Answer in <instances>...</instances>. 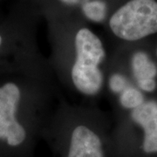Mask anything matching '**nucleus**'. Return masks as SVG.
I'll return each mask as SVG.
<instances>
[{
	"label": "nucleus",
	"instance_id": "nucleus-1",
	"mask_svg": "<svg viewBox=\"0 0 157 157\" xmlns=\"http://www.w3.org/2000/svg\"><path fill=\"white\" fill-rule=\"evenodd\" d=\"M75 48L77 59L72 69L73 84L85 94H96L103 83L99 65L105 58V51L101 39L88 29H80L75 36Z\"/></svg>",
	"mask_w": 157,
	"mask_h": 157
},
{
	"label": "nucleus",
	"instance_id": "nucleus-2",
	"mask_svg": "<svg viewBox=\"0 0 157 157\" xmlns=\"http://www.w3.org/2000/svg\"><path fill=\"white\" fill-rule=\"evenodd\" d=\"M110 28L120 39L135 41L157 33V2L130 0L113 13Z\"/></svg>",
	"mask_w": 157,
	"mask_h": 157
},
{
	"label": "nucleus",
	"instance_id": "nucleus-3",
	"mask_svg": "<svg viewBox=\"0 0 157 157\" xmlns=\"http://www.w3.org/2000/svg\"><path fill=\"white\" fill-rule=\"evenodd\" d=\"M20 92L13 83L0 87V139L11 146H17L25 139V130L15 118Z\"/></svg>",
	"mask_w": 157,
	"mask_h": 157
},
{
	"label": "nucleus",
	"instance_id": "nucleus-4",
	"mask_svg": "<svg viewBox=\"0 0 157 157\" xmlns=\"http://www.w3.org/2000/svg\"><path fill=\"white\" fill-rule=\"evenodd\" d=\"M132 118L144 129V151L157 152V103L154 101L144 102L133 110Z\"/></svg>",
	"mask_w": 157,
	"mask_h": 157
},
{
	"label": "nucleus",
	"instance_id": "nucleus-5",
	"mask_svg": "<svg viewBox=\"0 0 157 157\" xmlns=\"http://www.w3.org/2000/svg\"><path fill=\"white\" fill-rule=\"evenodd\" d=\"M68 157H104L99 136L85 126L75 128L71 138Z\"/></svg>",
	"mask_w": 157,
	"mask_h": 157
},
{
	"label": "nucleus",
	"instance_id": "nucleus-6",
	"mask_svg": "<svg viewBox=\"0 0 157 157\" xmlns=\"http://www.w3.org/2000/svg\"><path fill=\"white\" fill-rule=\"evenodd\" d=\"M132 67L137 82L154 79L157 73L155 65L149 59L146 53L137 52L133 57Z\"/></svg>",
	"mask_w": 157,
	"mask_h": 157
},
{
	"label": "nucleus",
	"instance_id": "nucleus-7",
	"mask_svg": "<svg viewBox=\"0 0 157 157\" xmlns=\"http://www.w3.org/2000/svg\"><path fill=\"white\" fill-rule=\"evenodd\" d=\"M82 11L85 16L94 22H101L104 20L107 13L106 4L101 0L87 1L83 4Z\"/></svg>",
	"mask_w": 157,
	"mask_h": 157
},
{
	"label": "nucleus",
	"instance_id": "nucleus-8",
	"mask_svg": "<svg viewBox=\"0 0 157 157\" xmlns=\"http://www.w3.org/2000/svg\"><path fill=\"white\" fill-rule=\"evenodd\" d=\"M121 103L126 108L135 109L144 103V99L141 93L135 88H126L121 96Z\"/></svg>",
	"mask_w": 157,
	"mask_h": 157
},
{
	"label": "nucleus",
	"instance_id": "nucleus-9",
	"mask_svg": "<svg viewBox=\"0 0 157 157\" xmlns=\"http://www.w3.org/2000/svg\"><path fill=\"white\" fill-rule=\"evenodd\" d=\"M127 81L121 74H113L109 79V86L114 93H121L126 89Z\"/></svg>",
	"mask_w": 157,
	"mask_h": 157
},
{
	"label": "nucleus",
	"instance_id": "nucleus-10",
	"mask_svg": "<svg viewBox=\"0 0 157 157\" xmlns=\"http://www.w3.org/2000/svg\"><path fill=\"white\" fill-rule=\"evenodd\" d=\"M138 85L141 89L147 91V92L154 91L155 86H156V83H155V79H148V80H145V81H140V82H138Z\"/></svg>",
	"mask_w": 157,
	"mask_h": 157
},
{
	"label": "nucleus",
	"instance_id": "nucleus-11",
	"mask_svg": "<svg viewBox=\"0 0 157 157\" xmlns=\"http://www.w3.org/2000/svg\"><path fill=\"white\" fill-rule=\"evenodd\" d=\"M60 1L67 5H77V4H80V3H86L89 0H60Z\"/></svg>",
	"mask_w": 157,
	"mask_h": 157
},
{
	"label": "nucleus",
	"instance_id": "nucleus-12",
	"mask_svg": "<svg viewBox=\"0 0 157 157\" xmlns=\"http://www.w3.org/2000/svg\"><path fill=\"white\" fill-rule=\"evenodd\" d=\"M1 43H2V38H1V36H0V45H1Z\"/></svg>",
	"mask_w": 157,
	"mask_h": 157
}]
</instances>
